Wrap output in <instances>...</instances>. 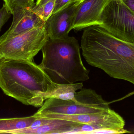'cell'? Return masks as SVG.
Returning a JSON list of instances; mask_svg holds the SVG:
<instances>
[{
    "mask_svg": "<svg viewBox=\"0 0 134 134\" xmlns=\"http://www.w3.org/2000/svg\"><path fill=\"white\" fill-rule=\"evenodd\" d=\"M82 83L68 84H59L57 88L50 94L49 98H55L63 100H72L75 98L77 90L83 88Z\"/></svg>",
    "mask_w": 134,
    "mask_h": 134,
    "instance_id": "13",
    "label": "cell"
},
{
    "mask_svg": "<svg viewBox=\"0 0 134 134\" xmlns=\"http://www.w3.org/2000/svg\"><path fill=\"white\" fill-rule=\"evenodd\" d=\"M118 1H122V0H118Z\"/></svg>",
    "mask_w": 134,
    "mask_h": 134,
    "instance_id": "20",
    "label": "cell"
},
{
    "mask_svg": "<svg viewBox=\"0 0 134 134\" xmlns=\"http://www.w3.org/2000/svg\"><path fill=\"white\" fill-rule=\"evenodd\" d=\"M55 1L49 0L45 4L39 6L35 5L32 10L43 21L46 22L52 14Z\"/></svg>",
    "mask_w": 134,
    "mask_h": 134,
    "instance_id": "15",
    "label": "cell"
},
{
    "mask_svg": "<svg viewBox=\"0 0 134 134\" xmlns=\"http://www.w3.org/2000/svg\"><path fill=\"white\" fill-rule=\"evenodd\" d=\"M109 0H82L77 9L72 29L81 30L90 26L98 25L101 13Z\"/></svg>",
    "mask_w": 134,
    "mask_h": 134,
    "instance_id": "9",
    "label": "cell"
},
{
    "mask_svg": "<svg viewBox=\"0 0 134 134\" xmlns=\"http://www.w3.org/2000/svg\"><path fill=\"white\" fill-rule=\"evenodd\" d=\"M50 119L49 122L31 131L29 134H69L75 127L81 124L64 120Z\"/></svg>",
    "mask_w": 134,
    "mask_h": 134,
    "instance_id": "11",
    "label": "cell"
},
{
    "mask_svg": "<svg viewBox=\"0 0 134 134\" xmlns=\"http://www.w3.org/2000/svg\"><path fill=\"white\" fill-rule=\"evenodd\" d=\"M32 8L23 9L13 15V20L10 28L2 36H14L44 25L46 22L33 12Z\"/></svg>",
    "mask_w": 134,
    "mask_h": 134,
    "instance_id": "10",
    "label": "cell"
},
{
    "mask_svg": "<svg viewBox=\"0 0 134 134\" xmlns=\"http://www.w3.org/2000/svg\"><path fill=\"white\" fill-rule=\"evenodd\" d=\"M123 3L134 12V0H122Z\"/></svg>",
    "mask_w": 134,
    "mask_h": 134,
    "instance_id": "18",
    "label": "cell"
},
{
    "mask_svg": "<svg viewBox=\"0 0 134 134\" xmlns=\"http://www.w3.org/2000/svg\"><path fill=\"white\" fill-rule=\"evenodd\" d=\"M8 10L12 15L27 8H31L35 4L34 0H3Z\"/></svg>",
    "mask_w": 134,
    "mask_h": 134,
    "instance_id": "14",
    "label": "cell"
},
{
    "mask_svg": "<svg viewBox=\"0 0 134 134\" xmlns=\"http://www.w3.org/2000/svg\"><path fill=\"white\" fill-rule=\"evenodd\" d=\"M12 15L5 5L3 4V6L0 9V31L2 28L9 19Z\"/></svg>",
    "mask_w": 134,
    "mask_h": 134,
    "instance_id": "16",
    "label": "cell"
},
{
    "mask_svg": "<svg viewBox=\"0 0 134 134\" xmlns=\"http://www.w3.org/2000/svg\"><path fill=\"white\" fill-rule=\"evenodd\" d=\"M37 117L58 119L69 120L83 124H96L103 130H122L124 128L125 121L118 113L109 108L100 112L75 115H49Z\"/></svg>",
    "mask_w": 134,
    "mask_h": 134,
    "instance_id": "7",
    "label": "cell"
},
{
    "mask_svg": "<svg viewBox=\"0 0 134 134\" xmlns=\"http://www.w3.org/2000/svg\"><path fill=\"white\" fill-rule=\"evenodd\" d=\"M49 39L46 24L14 36L0 37V60L33 61Z\"/></svg>",
    "mask_w": 134,
    "mask_h": 134,
    "instance_id": "5",
    "label": "cell"
},
{
    "mask_svg": "<svg viewBox=\"0 0 134 134\" xmlns=\"http://www.w3.org/2000/svg\"><path fill=\"white\" fill-rule=\"evenodd\" d=\"M57 85L34 61L0 60V88L23 104L41 108Z\"/></svg>",
    "mask_w": 134,
    "mask_h": 134,
    "instance_id": "2",
    "label": "cell"
},
{
    "mask_svg": "<svg viewBox=\"0 0 134 134\" xmlns=\"http://www.w3.org/2000/svg\"><path fill=\"white\" fill-rule=\"evenodd\" d=\"M83 30L81 48L87 62L134 85V43L117 38L99 25Z\"/></svg>",
    "mask_w": 134,
    "mask_h": 134,
    "instance_id": "1",
    "label": "cell"
},
{
    "mask_svg": "<svg viewBox=\"0 0 134 134\" xmlns=\"http://www.w3.org/2000/svg\"><path fill=\"white\" fill-rule=\"evenodd\" d=\"M110 108L108 102L91 89L82 88L72 100L55 98L46 99L33 115L38 117L49 115H75L100 112Z\"/></svg>",
    "mask_w": 134,
    "mask_h": 134,
    "instance_id": "4",
    "label": "cell"
},
{
    "mask_svg": "<svg viewBox=\"0 0 134 134\" xmlns=\"http://www.w3.org/2000/svg\"><path fill=\"white\" fill-rule=\"evenodd\" d=\"M41 50L42 60L38 66L55 83L72 84L90 79V71L83 63L75 37L49 39Z\"/></svg>",
    "mask_w": 134,
    "mask_h": 134,
    "instance_id": "3",
    "label": "cell"
},
{
    "mask_svg": "<svg viewBox=\"0 0 134 134\" xmlns=\"http://www.w3.org/2000/svg\"><path fill=\"white\" fill-rule=\"evenodd\" d=\"M82 0H74L51 16L46 22L49 39H56L68 36L72 29L75 16Z\"/></svg>",
    "mask_w": 134,
    "mask_h": 134,
    "instance_id": "8",
    "label": "cell"
},
{
    "mask_svg": "<svg viewBox=\"0 0 134 134\" xmlns=\"http://www.w3.org/2000/svg\"><path fill=\"white\" fill-rule=\"evenodd\" d=\"M98 23L117 38L134 43V12L122 2L109 0L101 13Z\"/></svg>",
    "mask_w": 134,
    "mask_h": 134,
    "instance_id": "6",
    "label": "cell"
},
{
    "mask_svg": "<svg viewBox=\"0 0 134 134\" xmlns=\"http://www.w3.org/2000/svg\"><path fill=\"white\" fill-rule=\"evenodd\" d=\"M34 115L23 118L0 119V133H12L13 131L28 128L35 120Z\"/></svg>",
    "mask_w": 134,
    "mask_h": 134,
    "instance_id": "12",
    "label": "cell"
},
{
    "mask_svg": "<svg viewBox=\"0 0 134 134\" xmlns=\"http://www.w3.org/2000/svg\"><path fill=\"white\" fill-rule=\"evenodd\" d=\"M49 0H37V2L35 3V6H39L42 5L48 2Z\"/></svg>",
    "mask_w": 134,
    "mask_h": 134,
    "instance_id": "19",
    "label": "cell"
},
{
    "mask_svg": "<svg viewBox=\"0 0 134 134\" xmlns=\"http://www.w3.org/2000/svg\"><path fill=\"white\" fill-rule=\"evenodd\" d=\"M74 0H56L52 14L62 9Z\"/></svg>",
    "mask_w": 134,
    "mask_h": 134,
    "instance_id": "17",
    "label": "cell"
}]
</instances>
